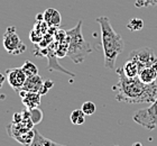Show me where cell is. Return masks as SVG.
I'll use <instances>...</instances> for the list:
<instances>
[{
  "instance_id": "25",
  "label": "cell",
  "mask_w": 157,
  "mask_h": 146,
  "mask_svg": "<svg viewBox=\"0 0 157 146\" xmlns=\"http://www.w3.org/2000/svg\"><path fill=\"white\" fill-rule=\"evenodd\" d=\"M116 146H119V145H116Z\"/></svg>"
},
{
  "instance_id": "1",
  "label": "cell",
  "mask_w": 157,
  "mask_h": 146,
  "mask_svg": "<svg viewBox=\"0 0 157 146\" xmlns=\"http://www.w3.org/2000/svg\"><path fill=\"white\" fill-rule=\"evenodd\" d=\"M118 82L112 87L115 99L126 104H151L157 98V83H144L140 79L128 78L124 73L122 68L116 69Z\"/></svg>"
},
{
  "instance_id": "16",
  "label": "cell",
  "mask_w": 157,
  "mask_h": 146,
  "mask_svg": "<svg viewBox=\"0 0 157 146\" xmlns=\"http://www.w3.org/2000/svg\"><path fill=\"white\" fill-rule=\"evenodd\" d=\"M127 28L131 32H138L144 28V20L140 18H132L127 24Z\"/></svg>"
},
{
  "instance_id": "3",
  "label": "cell",
  "mask_w": 157,
  "mask_h": 146,
  "mask_svg": "<svg viewBox=\"0 0 157 146\" xmlns=\"http://www.w3.org/2000/svg\"><path fill=\"white\" fill-rule=\"evenodd\" d=\"M82 24H83L82 19L78 20L75 27L66 30V34H67V54L66 55L75 64L82 63L85 57L92 52L91 46L89 43L85 42L82 34Z\"/></svg>"
},
{
  "instance_id": "23",
  "label": "cell",
  "mask_w": 157,
  "mask_h": 146,
  "mask_svg": "<svg viewBox=\"0 0 157 146\" xmlns=\"http://www.w3.org/2000/svg\"><path fill=\"white\" fill-rule=\"evenodd\" d=\"M132 146H143V145H141L140 143H135V144H134V145H132Z\"/></svg>"
},
{
  "instance_id": "21",
  "label": "cell",
  "mask_w": 157,
  "mask_h": 146,
  "mask_svg": "<svg viewBox=\"0 0 157 146\" xmlns=\"http://www.w3.org/2000/svg\"><path fill=\"white\" fill-rule=\"evenodd\" d=\"M44 85H45V87L49 90V89H51V88L54 85V82L51 81V80H45V81H44Z\"/></svg>"
},
{
  "instance_id": "8",
  "label": "cell",
  "mask_w": 157,
  "mask_h": 146,
  "mask_svg": "<svg viewBox=\"0 0 157 146\" xmlns=\"http://www.w3.org/2000/svg\"><path fill=\"white\" fill-rule=\"evenodd\" d=\"M7 81L9 85L13 88L16 92H19L23 89L25 81L27 79L26 73L24 72L21 68H13V69H7L6 71Z\"/></svg>"
},
{
  "instance_id": "24",
  "label": "cell",
  "mask_w": 157,
  "mask_h": 146,
  "mask_svg": "<svg viewBox=\"0 0 157 146\" xmlns=\"http://www.w3.org/2000/svg\"><path fill=\"white\" fill-rule=\"evenodd\" d=\"M59 146H64V145H61V144H59Z\"/></svg>"
},
{
  "instance_id": "9",
  "label": "cell",
  "mask_w": 157,
  "mask_h": 146,
  "mask_svg": "<svg viewBox=\"0 0 157 146\" xmlns=\"http://www.w3.org/2000/svg\"><path fill=\"white\" fill-rule=\"evenodd\" d=\"M21 90L29 91V92H38L43 96V94L47 93L48 89L44 85V80L39 74L35 75H29L27 77L25 85H24Z\"/></svg>"
},
{
  "instance_id": "20",
  "label": "cell",
  "mask_w": 157,
  "mask_h": 146,
  "mask_svg": "<svg viewBox=\"0 0 157 146\" xmlns=\"http://www.w3.org/2000/svg\"><path fill=\"white\" fill-rule=\"evenodd\" d=\"M156 5H157V0H135V7H137V8L156 6Z\"/></svg>"
},
{
  "instance_id": "11",
  "label": "cell",
  "mask_w": 157,
  "mask_h": 146,
  "mask_svg": "<svg viewBox=\"0 0 157 146\" xmlns=\"http://www.w3.org/2000/svg\"><path fill=\"white\" fill-rule=\"evenodd\" d=\"M40 99H42V94L38 92H29L26 91V93L21 98V102L27 109H34V108H38L40 105Z\"/></svg>"
},
{
  "instance_id": "13",
  "label": "cell",
  "mask_w": 157,
  "mask_h": 146,
  "mask_svg": "<svg viewBox=\"0 0 157 146\" xmlns=\"http://www.w3.org/2000/svg\"><path fill=\"white\" fill-rule=\"evenodd\" d=\"M122 70H124V73L126 74V77H128V78H136L139 74L140 68H139L137 62H135L134 60H128L122 66Z\"/></svg>"
},
{
  "instance_id": "19",
  "label": "cell",
  "mask_w": 157,
  "mask_h": 146,
  "mask_svg": "<svg viewBox=\"0 0 157 146\" xmlns=\"http://www.w3.org/2000/svg\"><path fill=\"white\" fill-rule=\"evenodd\" d=\"M81 109L84 112L85 116H92L95 112V110H97V106L92 101H85L84 104L82 105Z\"/></svg>"
},
{
  "instance_id": "6",
  "label": "cell",
  "mask_w": 157,
  "mask_h": 146,
  "mask_svg": "<svg viewBox=\"0 0 157 146\" xmlns=\"http://www.w3.org/2000/svg\"><path fill=\"white\" fill-rule=\"evenodd\" d=\"M128 60H134L137 62L140 70L145 68H153L157 61V56L154 51L149 47H141V49H134L129 53Z\"/></svg>"
},
{
  "instance_id": "12",
  "label": "cell",
  "mask_w": 157,
  "mask_h": 146,
  "mask_svg": "<svg viewBox=\"0 0 157 146\" xmlns=\"http://www.w3.org/2000/svg\"><path fill=\"white\" fill-rule=\"evenodd\" d=\"M138 78L140 79V81H143L144 83H153V82H156L157 79V71L154 70L153 68H145L143 70L139 71V74H138Z\"/></svg>"
},
{
  "instance_id": "14",
  "label": "cell",
  "mask_w": 157,
  "mask_h": 146,
  "mask_svg": "<svg viewBox=\"0 0 157 146\" xmlns=\"http://www.w3.org/2000/svg\"><path fill=\"white\" fill-rule=\"evenodd\" d=\"M59 144L55 143L54 140L46 138L39 133L38 130H35V135L29 146H59Z\"/></svg>"
},
{
  "instance_id": "5",
  "label": "cell",
  "mask_w": 157,
  "mask_h": 146,
  "mask_svg": "<svg viewBox=\"0 0 157 146\" xmlns=\"http://www.w3.org/2000/svg\"><path fill=\"white\" fill-rule=\"evenodd\" d=\"M2 45L7 52L13 55L23 54L27 49L17 34V29L15 26H9L6 29L2 36Z\"/></svg>"
},
{
  "instance_id": "10",
  "label": "cell",
  "mask_w": 157,
  "mask_h": 146,
  "mask_svg": "<svg viewBox=\"0 0 157 146\" xmlns=\"http://www.w3.org/2000/svg\"><path fill=\"white\" fill-rule=\"evenodd\" d=\"M44 17V23L48 25L49 27H59L62 23V17L59 10L54 9V8H47V9L43 13Z\"/></svg>"
},
{
  "instance_id": "2",
  "label": "cell",
  "mask_w": 157,
  "mask_h": 146,
  "mask_svg": "<svg viewBox=\"0 0 157 146\" xmlns=\"http://www.w3.org/2000/svg\"><path fill=\"white\" fill-rule=\"evenodd\" d=\"M95 22L100 25L101 30V46L103 49L105 66L108 70H116L115 63L117 57L124 52V43L120 34L112 28L110 19L107 16L98 17Z\"/></svg>"
},
{
  "instance_id": "15",
  "label": "cell",
  "mask_w": 157,
  "mask_h": 146,
  "mask_svg": "<svg viewBox=\"0 0 157 146\" xmlns=\"http://www.w3.org/2000/svg\"><path fill=\"white\" fill-rule=\"evenodd\" d=\"M70 119L73 125H82L85 121V115L82 109H75L70 115Z\"/></svg>"
},
{
  "instance_id": "17",
  "label": "cell",
  "mask_w": 157,
  "mask_h": 146,
  "mask_svg": "<svg viewBox=\"0 0 157 146\" xmlns=\"http://www.w3.org/2000/svg\"><path fill=\"white\" fill-rule=\"evenodd\" d=\"M21 69L24 70V72L26 73L27 77H29V75H35V74H38V69L35 64H34L33 62L30 61H26L25 63L23 64Z\"/></svg>"
},
{
  "instance_id": "18",
  "label": "cell",
  "mask_w": 157,
  "mask_h": 146,
  "mask_svg": "<svg viewBox=\"0 0 157 146\" xmlns=\"http://www.w3.org/2000/svg\"><path fill=\"white\" fill-rule=\"evenodd\" d=\"M29 111L30 119L33 121L34 125H37L43 120V111L39 108H34V109H28Z\"/></svg>"
},
{
  "instance_id": "22",
  "label": "cell",
  "mask_w": 157,
  "mask_h": 146,
  "mask_svg": "<svg viewBox=\"0 0 157 146\" xmlns=\"http://www.w3.org/2000/svg\"><path fill=\"white\" fill-rule=\"evenodd\" d=\"M5 80H6V78H5V75H3L2 73H0V89L2 88L3 82H5Z\"/></svg>"
},
{
  "instance_id": "7",
  "label": "cell",
  "mask_w": 157,
  "mask_h": 146,
  "mask_svg": "<svg viewBox=\"0 0 157 146\" xmlns=\"http://www.w3.org/2000/svg\"><path fill=\"white\" fill-rule=\"evenodd\" d=\"M7 130H8V135L18 140L20 144L26 146H29L32 140L35 135V130L34 129H27L24 127L19 126L15 123H11L7 126Z\"/></svg>"
},
{
  "instance_id": "4",
  "label": "cell",
  "mask_w": 157,
  "mask_h": 146,
  "mask_svg": "<svg viewBox=\"0 0 157 146\" xmlns=\"http://www.w3.org/2000/svg\"><path fill=\"white\" fill-rule=\"evenodd\" d=\"M132 120L148 130H154L157 127V98L147 108L135 111Z\"/></svg>"
}]
</instances>
